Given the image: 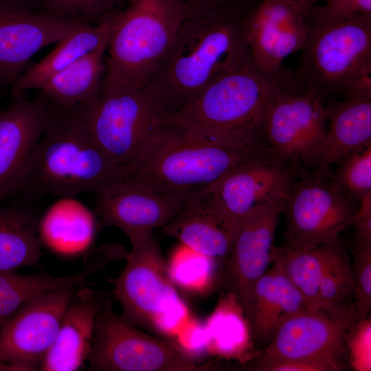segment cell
Returning a JSON list of instances; mask_svg holds the SVG:
<instances>
[{"label":"cell","mask_w":371,"mask_h":371,"mask_svg":"<svg viewBox=\"0 0 371 371\" xmlns=\"http://www.w3.org/2000/svg\"><path fill=\"white\" fill-rule=\"evenodd\" d=\"M5 85L7 84L0 78V100L4 97Z\"/></svg>","instance_id":"cell-45"},{"label":"cell","mask_w":371,"mask_h":371,"mask_svg":"<svg viewBox=\"0 0 371 371\" xmlns=\"http://www.w3.org/2000/svg\"><path fill=\"white\" fill-rule=\"evenodd\" d=\"M302 90L291 69L265 71L249 54L166 118L238 146L266 148L262 126L268 108L281 93Z\"/></svg>","instance_id":"cell-2"},{"label":"cell","mask_w":371,"mask_h":371,"mask_svg":"<svg viewBox=\"0 0 371 371\" xmlns=\"http://www.w3.org/2000/svg\"><path fill=\"white\" fill-rule=\"evenodd\" d=\"M338 95L346 100H371V65L346 81Z\"/></svg>","instance_id":"cell-37"},{"label":"cell","mask_w":371,"mask_h":371,"mask_svg":"<svg viewBox=\"0 0 371 371\" xmlns=\"http://www.w3.org/2000/svg\"><path fill=\"white\" fill-rule=\"evenodd\" d=\"M358 202L350 224L355 231L354 240H371V192L362 196Z\"/></svg>","instance_id":"cell-38"},{"label":"cell","mask_w":371,"mask_h":371,"mask_svg":"<svg viewBox=\"0 0 371 371\" xmlns=\"http://www.w3.org/2000/svg\"><path fill=\"white\" fill-rule=\"evenodd\" d=\"M88 278L86 269L67 276L0 271V328L19 307L34 297L57 289L85 284Z\"/></svg>","instance_id":"cell-29"},{"label":"cell","mask_w":371,"mask_h":371,"mask_svg":"<svg viewBox=\"0 0 371 371\" xmlns=\"http://www.w3.org/2000/svg\"><path fill=\"white\" fill-rule=\"evenodd\" d=\"M130 0H36V11L64 20L98 23Z\"/></svg>","instance_id":"cell-33"},{"label":"cell","mask_w":371,"mask_h":371,"mask_svg":"<svg viewBox=\"0 0 371 371\" xmlns=\"http://www.w3.org/2000/svg\"><path fill=\"white\" fill-rule=\"evenodd\" d=\"M245 28L253 60L262 69L273 71L302 48L307 32L306 10L291 0H261L246 12Z\"/></svg>","instance_id":"cell-17"},{"label":"cell","mask_w":371,"mask_h":371,"mask_svg":"<svg viewBox=\"0 0 371 371\" xmlns=\"http://www.w3.org/2000/svg\"><path fill=\"white\" fill-rule=\"evenodd\" d=\"M331 180L355 201L371 192V144L339 162Z\"/></svg>","instance_id":"cell-34"},{"label":"cell","mask_w":371,"mask_h":371,"mask_svg":"<svg viewBox=\"0 0 371 371\" xmlns=\"http://www.w3.org/2000/svg\"><path fill=\"white\" fill-rule=\"evenodd\" d=\"M301 172L298 164L262 148L238 163L205 192L227 225L238 233L243 219L265 205L283 209Z\"/></svg>","instance_id":"cell-10"},{"label":"cell","mask_w":371,"mask_h":371,"mask_svg":"<svg viewBox=\"0 0 371 371\" xmlns=\"http://www.w3.org/2000/svg\"><path fill=\"white\" fill-rule=\"evenodd\" d=\"M243 311L236 299L227 293L204 323L207 352L224 357H236L245 348L247 333Z\"/></svg>","instance_id":"cell-30"},{"label":"cell","mask_w":371,"mask_h":371,"mask_svg":"<svg viewBox=\"0 0 371 371\" xmlns=\"http://www.w3.org/2000/svg\"><path fill=\"white\" fill-rule=\"evenodd\" d=\"M96 216L74 197H64L49 207L38 219L42 245L63 256H75L91 245Z\"/></svg>","instance_id":"cell-26"},{"label":"cell","mask_w":371,"mask_h":371,"mask_svg":"<svg viewBox=\"0 0 371 371\" xmlns=\"http://www.w3.org/2000/svg\"><path fill=\"white\" fill-rule=\"evenodd\" d=\"M79 108L93 142L120 170L135 168L144 160L166 117L145 88L102 90L94 101Z\"/></svg>","instance_id":"cell-8"},{"label":"cell","mask_w":371,"mask_h":371,"mask_svg":"<svg viewBox=\"0 0 371 371\" xmlns=\"http://www.w3.org/2000/svg\"><path fill=\"white\" fill-rule=\"evenodd\" d=\"M175 348L194 359L207 352V339L204 323L190 317L174 337Z\"/></svg>","instance_id":"cell-36"},{"label":"cell","mask_w":371,"mask_h":371,"mask_svg":"<svg viewBox=\"0 0 371 371\" xmlns=\"http://www.w3.org/2000/svg\"><path fill=\"white\" fill-rule=\"evenodd\" d=\"M93 371H198L194 359L140 330L113 311L107 292H100L93 339L88 359Z\"/></svg>","instance_id":"cell-9"},{"label":"cell","mask_w":371,"mask_h":371,"mask_svg":"<svg viewBox=\"0 0 371 371\" xmlns=\"http://www.w3.org/2000/svg\"><path fill=\"white\" fill-rule=\"evenodd\" d=\"M120 9L109 13L95 25H83L60 41L44 58L24 71L10 84L12 100L23 97L28 90L38 89L48 78L109 41Z\"/></svg>","instance_id":"cell-24"},{"label":"cell","mask_w":371,"mask_h":371,"mask_svg":"<svg viewBox=\"0 0 371 371\" xmlns=\"http://www.w3.org/2000/svg\"><path fill=\"white\" fill-rule=\"evenodd\" d=\"M49 102L39 91L31 100H12L0 112V201L18 195L22 176L45 129Z\"/></svg>","instance_id":"cell-19"},{"label":"cell","mask_w":371,"mask_h":371,"mask_svg":"<svg viewBox=\"0 0 371 371\" xmlns=\"http://www.w3.org/2000/svg\"><path fill=\"white\" fill-rule=\"evenodd\" d=\"M85 24L0 3V78L10 85L39 50Z\"/></svg>","instance_id":"cell-18"},{"label":"cell","mask_w":371,"mask_h":371,"mask_svg":"<svg viewBox=\"0 0 371 371\" xmlns=\"http://www.w3.org/2000/svg\"><path fill=\"white\" fill-rule=\"evenodd\" d=\"M306 15L307 32L295 77L304 90L326 101L371 65V17L340 14L317 5Z\"/></svg>","instance_id":"cell-6"},{"label":"cell","mask_w":371,"mask_h":371,"mask_svg":"<svg viewBox=\"0 0 371 371\" xmlns=\"http://www.w3.org/2000/svg\"><path fill=\"white\" fill-rule=\"evenodd\" d=\"M328 129L315 173L330 178L332 166L371 144V100L326 103Z\"/></svg>","instance_id":"cell-23"},{"label":"cell","mask_w":371,"mask_h":371,"mask_svg":"<svg viewBox=\"0 0 371 371\" xmlns=\"http://www.w3.org/2000/svg\"><path fill=\"white\" fill-rule=\"evenodd\" d=\"M335 243L310 248L293 247L286 244L272 248L271 264H275L282 271L302 295L308 310L323 308L319 285L325 265Z\"/></svg>","instance_id":"cell-28"},{"label":"cell","mask_w":371,"mask_h":371,"mask_svg":"<svg viewBox=\"0 0 371 371\" xmlns=\"http://www.w3.org/2000/svg\"><path fill=\"white\" fill-rule=\"evenodd\" d=\"M256 283L246 317L254 341L267 346L288 319L308 309L306 302L275 264Z\"/></svg>","instance_id":"cell-22"},{"label":"cell","mask_w":371,"mask_h":371,"mask_svg":"<svg viewBox=\"0 0 371 371\" xmlns=\"http://www.w3.org/2000/svg\"><path fill=\"white\" fill-rule=\"evenodd\" d=\"M187 8L190 14H199L220 7L219 0H179Z\"/></svg>","instance_id":"cell-41"},{"label":"cell","mask_w":371,"mask_h":371,"mask_svg":"<svg viewBox=\"0 0 371 371\" xmlns=\"http://www.w3.org/2000/svg\"><path fill=\"white\" fill-rule=\"evenodd\" d=\"M327 122L325 101L317 95L306 90L282 93L264 118L265 147L285 161L315 168Z\"/></svg>","instance_id":"cell-13"},{"label":"cell","mask_w":371,"mask_h":371,"mask_svg":"<svg viewBox=\"0 0 371 371\" xmlns=\"http://www.w3.org/2000/svg\"><path fill=\"white\" fill-rule=\"evenodd\" d=\"M354 281L351 257L337 241L325 265L319 285L322 306L337 313L355 311L348 302L354 298Z\"/></svg>","instance_id":"cell-31"},{"label":"cell","mask_w":371,"mask_h":371,"mask_svg":"<svg viewBox=\"0 0 371 371\" xmlns=\"http://www.w3.org/2000/svg\"><path fill=\"white\" fill-rule=\"evenodd\" d=\"M126 265L115 283L121 317L128 323L175 337L191 316L179 296L153 232L128 238Z\"/></svg>","instance_id":"cell-7"},{"label":"cell","mask_w":371,"mask_h":371,"mask_svg":"<svg viewBox=\"0 0 371 371\" xmlns=\"http://www.w3.org/2000/svg\"><path fill=\"white\" fill-rule=\"evenodd\" d=\"M94 196V213L101 225L115 227L128 238L162 228L178 214L184 201L122 175Z\"/></svg>","instance_id":"cell-15"},{"label":"cell","mask_w":371,"mask_h":371,"mask_svg":"<svg viewBox=\"0 0 371 371\" xmlns=\"http://www.w3.org/2000/svg\"><path fill=\"white\" fill-rule=\"evenodd\" d=\"M257 150L230 144L165 117L144 160L135 168L123 170L122 175L185 199L208 190Z\"/></svg>","instance_id":"cell-4"},{"label":"cell","mask_w":371,"mask_h":371,"mask_svg":"<svg viewBox=\"0 0 371 371\" xmlns=\"http://www.w3.org/2000/svg\"><path fill=\"white\" fill-rule=\"evenodd\" d=\"M109 41L45 81L38 89L54 106L71 109L88 104L101 93Z\"/></svg>","instance_id":"cell-25"},{"label":"cell","mask_w":371,"mask_h":371,"mask_svg":"<svg viewBox=\"0 0 371 371\" xmlns=\"http://www.w3.org/2000/svg\"><path fill=\"white\" fill-rule=\"evenodd\" d=\"M354 281L352 304L358 322L366 320L371 309V240L355 241L352 249Z\"/></svg>","instance_id":"cell-35"},{"label":"cell","mask_w":371,"mask_h":371,"mask_svg":"<svg viewBox=\"0 0 371 371\" xmlns=\"http://www.w3.org/2000/svg\"><path fill=\"white\" fill-rule=\"evenodd\" d=\"M161 229L218 262H225L237 234L218 215L205 191L185 198L178 214Z\"/></svg>","instance_id":"cell-21"},{"label":"cell","mask_w":371,"mask_h":371,"mask_svg":"<svg viewBox=\"0 0 371 371\" xmlns=\"http://www.w3.org/2000/svg\"><path fill=\"white\" fill-rule=\"evenodd\" d=\"M215 262H218L179 243L172 251L167 265L175 286L203 294L213 284Z\"/></svg>","instance_id":"cell-32"},{"label":"cell","mask_w":371,"mask_h":371,"mask_svg":"<svg viewBox=\"0 0 371 371\" xmlns=\"http://www.w3.org/2000/svg\"><path fill=\"white\" fill-rule=\"evenodd\" d=\"M70 286L38 295L0 328V359L17 370H38L51 348L65 308L77 289Z\"/></svg>","instance_id":"cell-14"},{"label":"cell","mask_w":371,"mask_h":371,"mask_svg":"<svg viewBox=\"0 0 371 371\" xmlns=\"http://www.w3.org/2000/svg\"><path fill=\"white\" fill-rule=\"evenodd\" d=\"M100 292L80 286L64 312L56 339L39 370L76 371L84 368L93 339Z\"/></svg>","instance_id":"cell-20"},{"label":"cell","mask_w":371,"mask_h":371,"mask_svg":"<svg viewBox=\"0 0 371 371\" xmlns=\"http://www.w3.org/2000/svg\"><path fill=\"white\" fill-rule=\"evenodd\" d=\"M38 218L30 206L0 201V271L35 265L41 256Z\"/></svg>","instance_id":"cell-27"},{"label":"cell","mask_w":371,"mask_h":371,"mask_svg":"<svg viewBox=\"0 0 371 371\" xmlns=\"http://www.w3.org/2000/svg\"><path fill=\"white\" fill-rule=\"evenodd\" d=\"M0 3L36 12V0H0Z\"/></svg>","instance_id":"cell-43"},{"label":"cell","mask_w":371,"mask_h":371,"mask_svg":"<svg viewBox=\"0 0 371 371\" xmlns=\"http://www.w3.org/2000/svg\"><path fill=\"white\" fill-rule=\"evenodd\" d=\"M49 105L45 129L27 163L18 195L27 201L45 195H94L121 170L93 142L80 108Z\"/></svg>","instance_id":"cell-3"},{"label":"cell","mask_w":371,"mask_h":371,"mask_svg":"<svg viewBox=\"0 0 371 371\" xmlns=\"http://www.w3.org/2000/svg\"><path fill=\"white\" fill-rule=\"evenodd\" d=\"M261 0H219L220 7H233L249 10Z\"/></svg>","instance_id":"cell-42"},{"label":"cell","mask_w":371,"mask_h":371,"mask_svg":"<svg viewBox=\"0 0 371 371\" xmlns=\"http://www.w3.org/2000/svg\"><path fill=\"white\" fill-rule=\"evenodd\" d=\"M267 371H327L322 365L297 361H281L271 363L259 368Z\"/></svg>","instance_id":"cell-40"},{"label":"cell","mask_w":371,"mask_h":371,"mask_svg":"<svg viewBox=\"0 0 371 371\" xmlns=\"http://www.w3.org/2000/svg\"><path fill=\"white\" fill-rule=\"evenodd\" d=\"M247 12L221 6L190 14L182 23L144 87L156 99L165 117L182 109L248 56Z\"/></svg>","instance_id":"cell-1"},{"label":"cell","mask_w":371,"mask_h":371,"mask_svg":"<svg viewBox=\"0 0 371 371\" xmlns=\"http://www.w3.org/2000/svg\"><path fill=\"white\" fill-rule=\"evenodd\" d=\"M189 15L179 0H130L109 41L102 90L145 87Z\"/></svg>","instance_id":"cell-5"},{"label":"cell","mask_w":371,"mask_h":371,"mask_svg":"<svg viewBox=\"0 0 371 371\" xmlns=\"http://www.w3.org/2000/svg\"><path fill=\"white\" fill-rule=\"evenodd\" d=\"M355 201L331 179L301 172L282 209L286 216V244L310 248L337 243L350 226Z\"/></svg>","instance_id":"cell-12"},{"label":"cell","mask_w":371,"mask_h":371,"mask_svg":"<svg viewBox=\"0 0 371 371\" xmlns=\"http://www.w3.org/2000/svg\"><path fill=\"white\" fill-rule=\"evenodd\" d=\"M325 6L340 14L371 17V0H327Z\"/></svg>","instance_id":"cell-39"},{"label":"cell","mask_w":371,"mask_h":371,"mask_svg":"<svg viewBox=\"0 0 371 371\" xmlns=\"http://www.w3.org/2000/svg\"><path fill=\"white\" fill-rule=\"evenodd\" d=\"M282 207L260 206L242 221L224 262L222 280L241 306L245 318L257 281L271 263L273 239Z\"/></svg>","instance_id":"cell-16"},{"label":"cell","mask_w":371,"mask_h":371,"mask_svg":"<svg viewBox=\"0 0 371 371\" xmlns=\"http://www.w3.org/2000/svg\"><path fill=\"white\" fill-rule=\"evenodd\" d=\"M303 10H306L308 8L316 5V3L319 0H291Z\"/></svg>","instance_id":"cell-44"},{"label":"cell","mask_w":371,"mask_h":371,"mask_svg":"<svg viewBox=\"0 0 371 371\" xmlns=\"http://www.w3.org/2000/svg\"><path fill=\"white\" fill-rule=\"evenodd\" d=\"M355 312L337 313L321 308L306 309L286 320L265 347L258 370L281 361H305L323 366L327 371L345 368L346 335L357 322Z\"/></svg>","instance_id":"cell-11"}]
</instances>
